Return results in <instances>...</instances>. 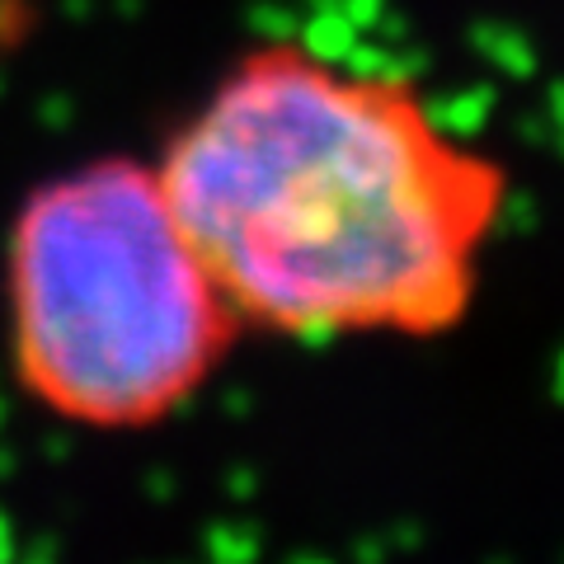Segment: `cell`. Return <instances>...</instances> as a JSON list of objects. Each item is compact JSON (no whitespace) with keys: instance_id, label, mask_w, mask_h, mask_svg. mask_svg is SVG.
Here are the masks:
<instances>
[{"instance_id":"obj_1","label":"cell","mask_w":564,"mask_h":564,"mask_svg":"<svg viewBox=\"0 0 564 564\" xmlns=\"http://www.w3.org/2000/svg\"><path fill=\"white\" fill-rule=\"evenodd\" d=\"M151 170L226 306L288 339L447 329L508 198L419 80L302 39L231 57Z\"/></svg>"},{"instance_id":"obj_2","label":"cell","mask_w":564,"mask_h":564,"mask_svg":"<svg viewBox=\"0 0 564 564\" xmlns=\"http://www.w3.org/2000/svg\"><path fill=\"white\" fill-rule=\"evenodd\" d=\"M6 263L20 381L70 423L137 429L174 414L236 321L155 170L122 155L33 188Z\"/></svg>"},{"instance_id":"obj_3","label":"cell","mask_w":564,"mask_h":564,"mask_svg":"<svg viewBox=\"0 0 564 564\" xmlns=\"http://www.w3.org/2000/svg\"><path fill=\"white\" fill-rule=\"evenodd\" d=\"M39 29V0H0V62L20 52Z\"/></svg>"}]
</instances>
